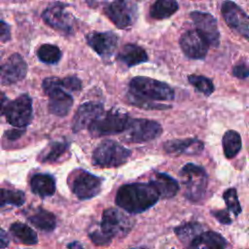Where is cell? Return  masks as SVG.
I'll return each mask as SVG.
<instances>
[{"mask_svg":"<svg viewBox=\"0 0 249 249\" xmlns=\"http://www.w3.org/2000/svg\"><path fill=\"white\" fill-rule=\"evenodd\" d=\"M211 214L222 224L224 225H229L231 223V219L226 210H215L211 211Z\"/></svg>","mask_w":249,"mask_h":249,"instance_id":"37","label":"cell"},{"mask_svg":"<svg viewBox=\"0 0 249 249\" xmlns=\"http://www.w3.org/2000/svg\"><path fill=\"white\" fill-rule=\"evenodd\" d=\"M30 187L31 191L35 195L41 197H47L54 194L55 181L53 177L49 174L38 173L32 176L30 180Z\"/></svg>","mask_w":249,"mask_h":249,"instance_id":"23","label":"cell"},{"mask_svg":"<svg viewBox=\"0 0 249 249\" xmlns=\"http://www.w3.org/2000/svg\"><path fill=\"white\" fill-rule=\"evenodd\" d=\"M103 111H104L103 106L100 103L86 102L80 105L73 118V123H72L73 131L79 132L85 128H88L90 125V124Z\"/></svg>","mask_w":249,"mask_h":249,"instance_id":"18","label":"cell"},{"mask_svg":"<svg viewBox=\"0 0 249 249\" xmlns=\"http://www.w3.org/2000/svg\"><path fill=\"white\" fill-rule=\"evenodd\" d=\"M118 59L126 66L131 67L147 61L148 55L143 48L135 44H126L119 52Z\"/></svg>","mask_w":249,"mask_h":249,"instance_id":"22","label":"cell"},{"mask_svg":"<svg viewBox=\"0 0 249 249\" xmlns=\"http://www.w3.org/2000/svg\"><path fill=\"white\" fill-rule=\"evenodd\" d=\"M0 39L4 42H7L11 39V27L7 22L3 20H0Z\"/></svg>","mask_w":249,"mask_h":249,"instance_id":"38","label":"cell"},{"mask_svg":"<svg viewBox=\"0 0 249 249\" xmlns=\"http://www.w3.org/2000/svg\"><path fill=\"white\" fill-rule=\"evenodd\" d=\"M160 196L149 183H130L119 188L115 201L116 204L131 214L146 211L157 203Z\"/></svg>","mask_w":249,"mask_h":249,"instance_id":"1","label":"cell"},{"mask_svg":"<svg viewBox=\"0 0 249 249\" xmlns=\"http://www.w3.org/2000/svg\"><path fill=\"white\" fill-rule=\"evenodd\" d=\"M130 151L114 140L100 142L92 153V164L102 168L117 167L127 161Z\"/></svg>","mask_w":249,"mask_h":249,"instance_id":"3","label":"cell"},{"mask_svg":"<svg viewBox=\"0 0 249 249\" xmlns=\"http://www.w3.org/2000/svg\"><path fill=\"white\" fill-rule=\"evenodd\" d=\"M248 74V67L245 63H239L232 68V75L238 79H246Z\"/></svg>","mask_w":249,"mask_h":249,"instance_id":"36","label":"cell"},{"mask_svg":"<svg viewBox=\"0 0 249 249\" xmlns=\"http://www.w3.org/2000/svg\"><path fill=\"white\" fill-rule=\"evenodd\" d=\"M104 13L118 28L127 29L137 18V5L132 1L118 0L107 4Z\"/></svg>","mask_w":249,"mask_h":249,"instance_id":"9","label":"cell"},{"mask_svg":"<svg viewBox=\"0 0 249 249\" xmlns=\"http://www.w3.org/2000/svg\"><path fill=\"white\" fill-rule=\"evenodd\" d=\"M150 184L156 189L160 197L163 198L173 197L179 191L178 182L171 176L161 172H155Z\"/></svg>","mask_w":249,"mask_h":249,"instance_id":"21","label":"cell"},{"mask_svg":"<svg viewBox=\"0 0 249 249\" xmlns=\"http://www.w3.org/2000/svg\"><path fill=\"white\" fill-rule=\"evenodd\" d=\"M223 198L227 204L228 209L232 212L235 216L240 214L241 212V205L239 203L236 190L234 188H230L225 191L223 195Z\"/></svg>","mask_w":249,"mask_h":249,"instance_id":"33","label":"cell"},{"mask_svg":"<svg viewBox=\"0 0 249 249\" xmlns=\"http://www.w3.org/2000/svg\"><path fill=\"white\" fill-rule=\"evenodd\" d=\"M179 175L185 186V196L192 201L200 200L205 195L208 182L205 170L194 163H187Z\"/></svg>","mask_w":249,"mask_h":249,"instance_id":"5","label":"cell"},{"mask_svg":"<svg viewBox=\"0 0 249 249\" xmlns=\"http://www.w3.org/2000/svg\"><path fill=\"white\" fill-rule=\"evenodd\" d=\"M174 231L182 242L188 243L189 245L190 242L196 236H197L200 232H202V226L196 222H190L175 228Z\"/></svg>","mask_w":249,"mask_h":249,"instance_id":"28","label":"cell"},{"mask_svg":"<svg viewBox=\"0 0 249 249\" xmlns=\"http://www.w3.org/2000/svg\"><path fill=\"white\" fill-rule=\"evenodd\" d=\"M196 32L207 43L208 46L218 47L220 44V32L215 18L204 12L194 11L191 13Z\"/></svg>","mask_w":249,"mask_h":249,"instance_id":"13","label":"cell"},{"mask_svg":"<svg viewBox=\"0 0 249 249\" xmlns=\"http://www.w3.org/2000/svg\"><path fill=\"white\" fill-rule=\"evenodd\" d=\"M127 99L129 100V102L137 107H141V108H146V109H156V110H162V109H166V108H170V105H164V104H157L154 103L153 101L150 100H146L143 98H140L134 94H132L131 92H128L127 95Z\"/></svg>","mask_w":249,"mask_h":249,"instance_id":"34","label":"cell"},{"mask_svg":"<svg viewBox=\"0 0 249 249\" xmlns=\"http://www.w3.org/2000/svg\"><path fill=\"white\" fill-rule=\"evenodd\" d=\"M179 9V5L173 0H159L150 9V16L155 19H163L171 17Z\"/></svg>","mask_w":249,"mask_h":249,"instance_id":"26","label":"cell"},{"mask_svg":"<svg viewBox=\"0 0 249 249\" xmlns=\"http://www.w3.org/2000/svg\"><path fill=\"white\" fill-rule=\"evenodd\" d=\"M10 242V238L7 234V232L0 228V249H4L8 246Z\"/></svg>","mask_w":249,"mask_h":249,"instance_id":"39","label":"cell"},{"mask_svg":"<svg viewBox=\"0 0 249 249\" xmlns=\"http://www.w3.org/2000/svg\"><path fill=\"white\" fill-rule=\"evenodd\" d=\"M44 21L53 29L70 35L74 31V18L61 3H54L49 6L42 14Z\"/></svg>","mask_w":249,"mask_h":249,"instance_id":"12","label":"cell"},{"mask_svg":"<svg viewBox=\"0 0 249 249\" xmlns=\"http://www.w3.org/2000/svg\"><path fill=\"white\" fill-rule=\"evenodd\" d=\"M130 118L127 114L112 109L102 112L88 127L92 137L117 134L125 131Z\"/></svg>","mask_w":249,"mask_h":249,"instance_id":"4","label":"cell"},{"mask_svg":"<svg viewBox=\"0 0 249 249\" xmlns=\"http://www.w3.org/2000/svg\"><path fill=\"white\" fill-rule=\"evenodd\" d=\"M179 44L183 53L192 59L204 58L209 47L196 30L184 32L180 37Z\"/></svg>","mask_w":249,"mask_h":249,"instance_id":"17","label":"cell"},{"mask_svg":"<svg viewBox=\"0 0 249 249\" xmlns=\"http://www.w3.org/2000/svg\"><path fill=\"white\" fill-rule=\"evenodd\" d=\"M32 100L27 94H21L13 101H9L4 115L7 122L17 127H23L32 120Z\"/></svg>","mask_w":249,"mask_h":249,"instance_id":"11","label":"cell"},{"mask_svg":"<svg viewBox=\"0 0 249 249\" xmlns=\"http://www.w3.org/2000/svg\"><path fill=\"white\" fill-rule=\"evenodd\" d=\"M25 201V196L21 191L0 189V207L5 205L21 206Z\"/></svg>","mask_w":249,"mask_h":249,"instance_id":"31","label":"cell"},{"mask_svg":"<svg viewBox=\"0 0 249 249\" xmlns=\"http://www.w3.org/2000/svg\"><path fill=\"white\" fill-rule=\"evenodd\" d=\"M133 227V221L117 208L105 209L99 231L110 240L115 236H124Z\"/></svg>","mask_w":249,"mask_h":249,"instance_id":"7","label":"cell"},{"mask_svg":"<svg viewBox=\"0 0 249 249\" xmlns=\"http://www.w3.org/2000/svg\"><path fill=\"white\" fill-rule=\"evenodd\" d=\"M27 73V64L18 53L10 55L0 67L1 81L5 85H11L22 80Z\"/></svg>","mask_w":249,"mask_h":249,"instance_id":"16","label":"cell"},{"mask_svg":"<svg viewBox=\"0 0 249 249\" xmlns=\"http://www.w3.org/2000/svg\"><path fill=\"white\" fill-rule=\"evenodd\" d=\"M10 231L13 235L21 243L26 245H33L38 242L36 232L27 225L23 223H14L10 227Z\"/></svg>","mask_w":249,"mask_h":249,"instance_id":"27","label":"cell"},{"mask_svg":"<svg viewBox=\"0 0 249 249\" xmlns=\"http://www.w3.org/2000/svg\"><path fill=\"white\" fill-rule=\"evenodd\" d=\"M226 247L227 240L213 231L200 232L189 244V249H226Z\"/></svg>","mask_w":249,"mask_h":249,"instance_id":"20","label":"cell"},{"mask_svg":"<svg viewBox=\"0 0 249 249\" xmlns=\"http://www.w3.org/2000/svg\"><path fill=\"white\" fill-rule=\"evenodd\" d=\"M28 221L37 229L45 231H51L56 226L54 215L41 207L37 208L31 215L28 216Z\"/></svg>","mask_w":249,"mask_h":249,"instance_id":"24","label":"cell"},{"mask_svg":"<svg viewBox=\"0 0 249 249\" xmlns=\"http://www.w3.org/2000/svg\"><path fill=\"white\" fill-rule=\"evenodd\" d=\"M22 133H23V130L16 129V130L8 131L7 135H8V137H9V138H11V139H15V138H18Z\"/></svg>","mask_w":249,"mask_h":249,"instance_id":"41","label":"cell"},{"mask_svg":"<svg viewBox=\"0 0 249 249\" xmlns=\"http://www.w3.org/2000/svg\"><path fill=\"white\" fill-rule=\"evenodd\" d=\"M131 249H145V248H142V247H135V248H131Z\"/></svg>","mask_w":249,"mask_h":249,"instance_id":"43","label":"cell"},{"mask_svg":"<svg viewBox=\"0 0 249 249\" xmlns=\"http://www.w3.org/2000/svg\"><path fill=\"white\" fill-rule=\"evenodd\" d=\"M222 15L227 24L245 39L249 37V19L247 14L235 3L226 1L222 4Z\"/></svg>","mask_w":249,"mask_h":249,"instance_id":"14","label":"cell"},{"mask_svg":"<svg viewBox=\"0 0 249 249\" xmlns=\"http://www.w3.org/2000/svg\"><path fill=\"white\" fill-rule=\"evenodd\" d=\"M125 131V139L128 142L142 143L154 140L160 136L162 128L156 121L147 119H130Z\"/></svg>","mask_w":249,"mask_h":249,"instance_id":"10","label":"cell"},{"mask_svg":"<svg viewBox=\"0 0 249 249\" xmlns=\"http://www.w3.org/2000/svg\"><path fill=\"white\" fill-rule=\"evenodd\" d=\"M89 46L101 57L109 58L118 47V36L111 32H90L86 36Z\"/></svg>","mask_w":249,"mask_h":249,"instance_id":"15","label":"cell"},{"mask_svg":"<svg viewBox=\"0 0 249 249\" xmlns=\"http://www.w3.org/2000/svg\"><path fill=\"white\" fill-rule=\"evenodd\" d=\"M69 183L72 192L78 198L89 199L100 193L102 178L86 170L78 169L69 176Z\"/></svg>","mask_w":249,"mask_h":249,"instance_id":"8","label":"cell"},{"mask_svg":"<svg viewBox=\"0 0 249 249\" xmlns=\"http://www.w3.org/2000/svg\"><path fill=\"white\" fill-rule=\"evenodd\" d=\"M67 148L68 143L57 141L53 142L41 153L39 160L42 162H53L66 152Z\"/></svg>","mask_w":249,"mask_h":249,"instance_id":"29","label":"cell"},{"mask_svg":"<svg viewBox=\"0 0 249 249\" xmlns=\"http://www.w3.org/2000/svg\"><path fill=\"white\" fill-rule=\"evenodd\" d=\"M67 248H68V249H83L82 245H81L79 242H77V241L72 242V243H69L68 246H67Z\"/></svg>","mask_w":249,"mask_h":249,"instance_id":"42","label":"cell"},{"mask_svg":"<svg viewBox=\"0 0 249 249\" xmlns=\"http://www.w3.org/2000/svg\"><path fill=\"white\" fill-rule=\"evenodd\" d=\"M188 80L191 85H193L198 91L202 92L205 95H210L214 91V85L213 82L200 75H190L188 77Z\"/></svg>","mask_w":249,"mask_h":249,"instance_id":"32","label":"cell"},{"mask_svg":"<svg viewBox=\"0 0 249 249\" xmlns=\"http://www.w3.org/2000/svg\"><path fill=\"white\" fill-rule=\"evenodd\" d=\"M129 89L132 94L150 101H169L174 98V90L167 84L143 76L132 78Z\"/></svg>","mask_w":249,"mask_h":249,"instance_id":"2","label":"cell"},{"mask_svg":"<svg viewBox=\"0 0 249 249\" xmlns=\"http://www.w3.org/2000/svg\"><path fill=\"white\" fill-rule=\"evenodd\" d=\"M9 99L8 97L6 96V94L4 92H1L0 91V116H3L4 115V112H5V109L9 103Z\"/></svg>","mask_w":249,"mask_h":249,"instance_id":"40","label":"cell"},{"mask_svg":"<svg viewBox=\"0 0 249 249\" xmlns=\"http://www.w3.org/2000/svg\"><path fill=\"white\" fill-rule=\"evenodd\" d=\"M42 87L50 98L49 111L55 116H66L73 106V97L63 90L60 79L55 77L46 78Z\"/></svg>","mask_w":249,"mask_h":249,"instance_id":"6","label":"cell"},{"mask_svg":"<svg viewBox=\"0 0 249 249\" xmlns=\"http://www.w3.org/2000/svg\"><path fill=\"white\" fill-rule=\"evenodd\" d=\"M203 147V142L196 138L174 139L163 143V150L172 155H198Z\"/></svg>","mask_w":249,"mask_h":249,"instance_id":"19","label":"cell"},{"mask_svg":"<svg viewBox=\"0 0 249 249\" xmlns=\"http://www.w3.org/2000/svg\"><path fill=\"white\" fill-rule=\"evenodd\" d=\"M38 58L47 64H55L61 58V52L58 47L51 44L42 45L37 51Z\"/></svg>","mask_w":249,"mask_h":249,"instance_id":"30","label":"cell"},{"mask_svg":"<svg viewBox=\"0 0 249 249\" xmlns=\"http://www.w3.org/2000/svg\"><path fill=\"white\" fill-rule=\"evenodd\" d=\"M222 144L224 155L227 159L234 158L239 153L242 147L241 137L239 133L235 130H228L227 132H225L222 139Z\"/></svg>","mask_w":249,"mask_h":249,"instance_id":"25","label":"cell"},{"mask_svg":"<svg viewBox=\"0 0 249 249\" xmlns=\"http://www.w3.org/2000/svg\"><path fill=\"white\" fill-rule=\"evenodd\" d=\"M60 83H61L62 89H68L70 91H78L82 89L81 80L75 76H70V77L60 79Z\"/></svg>","mask_w":249,"mask_h":249,"instance_id":"35","label":"cell"}]
</instances>
